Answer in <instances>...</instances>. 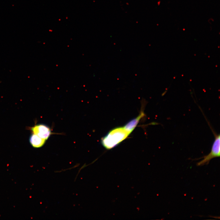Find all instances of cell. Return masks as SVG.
Wrapping results in <instances>:
<instances>
[{
    "mask_svg": "<svg viewBox=\"0 0 220 220\" xmlns=\"http://www.w3.org/2000/svg\"><path fill=\"white\" fill-rule=\"evenodd\" d=\"M31 130L33 134L46 140L52 134L51 128L44 124L36 125L32 128Z\"/></svg>",
    "mask_w": 220,
    "mask_h": 220,
    "instance_id": "3957f363",
    "label": "cell"
},
{
    "mask_svg": "<svg viewBox=\"0 0 220 220\" xmlns=\"http://www.w3.org/2000/svg\"><path fill=\"white\" fill-rule=\"evenodd\" d=\"M130 134L124 127H116L101 139V143L106 149H111L125 140Z\"/></svg>",
    "mask_w": 220,
    "mask_h": 220,
    "instance_id": "6da1fadb",
    "label": "cell"
},
{
    "mask_svg": "<svg viewBox=\"0 0 220 220\" xmlns=\"http://www.w3.org/2000/svg\"><path fill=\"white\" fill-rule=\"evenodd\" d=\"M30 142L32 146L36 148H40L43 146L46 140L33 134L30 138Z\"/></svg>",
    "mask_w": 220,
    "mask_h": 220,
    "instance_id": "5b68a950",
    "label": "cell"
},
{
    "mask_svg": "<svg viewBox=\"0 0 220 220\" xmlns=\"http://www.w3.org/2000/svg\"><path fill=\"white\" fill-rule=\"evenodd\" d=\"M212 130L215 136V139L212 145L211 151L207 155L201 158L204 159L197 163V165L198 166L208 164L212 159L214 158L219 157L220 156V135H217Z\"/></svg>",
    "mask_w": 220,
    "mask_h": 220,
    "instance_id": "7a4b0ae2",
    "label": "cell"
},
{
    "mask_svg": "<svg viewBox=\"0 0 220 220\" xmlns=\"http://www.w3.org/2000/svg\"><path fill=\"white\" fill-rule=\"evenodd\" d=\"M144 115L143 112L142 111L137 117L134 119L128 122L124 126L125 129L129 133H131L135 129L137 125L142 119Z\"/></svg>",
    "mask_w": 220,
    "mask_h": 220,
    "instance_id": "277c9868",
    "label": "cell"
}]
</instances>
